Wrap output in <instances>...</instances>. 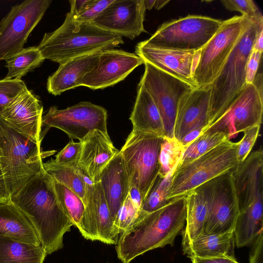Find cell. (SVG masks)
<instances>
[{"mask_svg":"<svg viewBox=\"0 0 263 263\" xmlns=\"http://www.w3.org/2000/svg\"><path fill=\"white\" fill-rule=\"evenodd\" d=\"M10 200L31 220L47 255L62 249L73 224L58 200L52 178L42 167Z\"/></svg>","mask_w":263,"mask_h":263,"instance_id":"obj_1","label":"cell"},{"mask_svg":"<svg viewBox=\"0 0 263 263\" xmlns=\"http://www.w3.org/2000/svg\"><path fill=\"white\" fill-rule=\"evenodd\" d=\"M185 219L186 196L145 213L120 234L115 247L118 258L123 263H129L147 251L173 246Z\"/></svg>","mask_w":263,"mask_h":263,"instance_id":"obj_2","label":"cell"},{"mask_svg":"<svg viewBox=\"0 0 263 263\" xmlns=\"http://www.w3.org/2000/svg\"><path fill=\"white\" fill-rule=\"evenodd\" d=\"M123 43L122 36L118 34L92 23L77 21L70 11L61 26L45 33L37 47L45 60L60 64L75 57L112 49Z\"/></svg>","mask_w":263,"mask_h":263,"instance_id":"obj_3","label":"cell"},{"mask_svg":"<svg viewBox=\"0 0 263 263\" xmlns=\"http://www.w3.org/2000/svg\"><path fill=\"white\" fill-rule=\"evenodd\" d=\"M262 25L263 17L252 18L219 74L209 85L211 88L209 118L205 130L227 110L247 84L248 61L257 33Z\"/></svg>","mask_w":263,"mask_h":263,"instance_id":"obj_4","label":"cell"},{"mask_svg":"<svg viewBox=\"0 0 263 263\" xmlns=\"http://www.w3.org/2000/svg\"><path fill=\"white\" fill-rule=\"evenodd\" d=\"M51 153L42 152L41 145L16 132L0 115V167L10 196L39 172L43 158Z\"/></svg>","mask_w":263,"mask_h":263,"instance_id":"obj_5","label":"cell"},{"mask_svg":"<svg viewBox=\"0 0 263 263\" xmlns=\"http://www.w3.org/2000/svg\"><path fill=\"white\" fill-rule=\"evenodd\" d=\"M238 142L227 140L196 159L177 166L172 181L168 199L186 196L194 189L233 170L238 165Z\"/></svg>","mask_w":263,"mask_h":263,"instance_id":"obj_6","label":"cell"},{"mask_svg":"<svg viewBox=\"0 0 263 263\" xmlns=\"http://www.w3.org/2000/svg\"><path fill=\"white\" fill-rule=\"evenodd\" d=\"M163 138L154 133L133 129L120 150L130 187L138 188L143 200L158 177L159 156Z\"/></svg>","mask_w":263,"mask_h":263,"instance_id":"obj_7","label":"cell"},{"mask_svg":"<svg viewBox=\"0 0 263 263\" xmlns=\"http://www.w3.org/2000/svg\"><path fill=\"white\" fill-rule=\"evenodd\" d=\"M252 20L241 15L222 22L215 34L199 51L193 72L196 89L209 86L215 80Z\"/></svg>","mask_w":263,"mask_h":263,"instance_id":"obj_8","label":"cell"},{"mask_svg":"<svg viewBox=\"0 0 263 263\" xmlns=\"http://www.w3.org/2000/svg\"><path fill=\"white\" fill-rule=\"evenodd\" d=\"M222 22L208 16L189 15L164 23L144 41L156 47L197 51L215 34Z\"/></svg>","mask_w":263,"mask_h":263,"instance_id":"obj_9","label":"cell"},{"mask_svg":"<svg viewBox=\"0 0 263 263\" xmlns=\"http://www.w3.org/2000/svg\"><path fill=\"white\" fill-rule=\"evenodd\" d=\"M200 186L203 191L208 209L203 233H233L239 208L232 171Z\"/></svg>","mask_w":263,"mask_h":263,"instance_id":"obj_10","label":"cell"},{"mask_svg":"<svg viewBox=\"0 0 263 263\" xmlns=\"http://www.w3.org/2000/svg\"><path fill=\"white\" fill-rule=\"evenodd\" d=\"M51 0H26L12 6L0 22V61L22 50Z\"/></svg>","mask_w":263,"mask_h":263,"instance_id":"obj_11","label":"cell"},{"mask_svg":"<svg viewBox=\"0 0 263 263\" xmlns=\"http://www.w3.org/2000/svg\"><path fill=\"white\" fill-rule=\"evenodd\" d=\"M145 69L139 83L150 94L161 115L165 136L173 137L179 100L193 89L180 79L144 62Z\"/></svg>","mask_w":263,"mask_h":263,"instance_id":"obj_12","label":"cell"},{"mask_svg":"<svg viewBox=\"0 0 263 263\" xmlns=\"http://www.w3.org/2000/svg\"><path fill=\"white\" fill-rule=\"evenodd\" d=\"M107 118V110L103 107L89 102H81L64 109L50 107L43 117L42 124L46 127L45 134L50 127H55L70 138L82 141L94 130L108 134Z\"/></svg>","mask_w":263,"mask_h":263,"instance_id":"obj_13","label":"cell"},{"mask_svg":"<svg viewBox=\"0 0 263 263\" xmlns=\"http://www.w3.org/2000/svg\"><path fill=\"white\" fill-rule=\"evenodd\" d=\"M261 83L262 81L257 83L254 79L253 83L247 84L227 110L204 132H222L231 140L250 127L261 126L263 112Z\"/></svg>","mask_w":263,"mask_h":263,"instance_id":"obj_14","label":"cell"},{"mask_svg":"<svg viewBox=\"0 0 263 263\" xmlns=\"http://www.w3.org/2000/svg\"><path fill=\"white\" fill-rule=\"evenodd\" d=\"M142 64L143 60L135 53L113 48L102 50L94 67L82 79L81 86L98 89L114 85Z\"/></svg>","mask_w":263,"mask_h":263,"instance_id":"obj_15","label":"cell"},{"mask_svg":"<svg viewBox=\"0 0 263 263\" xmlns=\"http://www.w3.org/2000/svg\"><path fill=\"white\" fill-rule=\"evenodd\" d=\"M199 51H186L156 47L144 41L135 47L136 54L144 62L180 79L193 89L197 86L193 72L197 65Z\"/></svg>","mask_w":263,"mask_h":263,"instance_id":"obj_16","label":"cell"},{"mask_svg":"<svg viewBox=\"0 0 263 263\" xmlns=\"http://www.w3.org/2000/svg\"><path fill=\"white\" fill-rule=\"evenodd\" d=\"M143 0H114L91 23L131 40L145 32Z\"/></svg>","mask_w":263,"mask_h":263,"instance_id":"obj_17","label":"cell"},{"mask_svg":"<svg viewBox=\"0 0 263 263\" xmlns=\"http://www.w3.org/2000/svg\"><path fill=\"white\" fill-rule=\"evenodd\" d=\"M43 108L37 97L28 88L20 93L0 115L17 133L41 145Z\"/></svg>","mask_w":263,"mask_h":263,"instance_id":"obj_18","label":"cell"},{"mask_svg":"<svg viewBox=\"0 0 263 263\" xmlns=\"http://www.w3.org/2000/svg\"><path fill=\"white\" fill-rule=\"evenodd\" d=\"M85 211L80 232L86 239L116 244L113 234V219L100 182L86 183Z\"/></svg>","mask_w":263,"mask_h":263,"instance_id":"obj_19","label":"cell"},{"mask_svg":"<svg viewBox=\"0 0 263 263\" xmlns=\"http://www.w3.org/2000/svg\"><path fill=\"white\" fill-rule=\"evenodd\" d=\"M210 94L209 86L193 89L180 99L174 131V136L178 140L197 128L205 130L209 123Z\"/></svg>","mask_w":263,"mask_h":263,"instance_id":"obj_20","label":"cell"},{"mask_svg":"<svg viewBox=\"0 0 263 263\" xmlns=\"http://www.w3.org/2000/svg\"><path fill=\"white\" fill-rule=\"evenodd\" d=\"M81 142L77 166L96 183L100 181L102 170L119 151L113 145L108 134L98 130L90 132Z\"/></svg>","mask_w":263,"mask_h":263,"instance_id":"obj_21","label":"cell"},{"mask_svg":"<svg viewBox=\"0 0 263 263\" xmlns=\"http://www.w3.org/2000/svg\"><path fill=\"white\" fill-rule=\"evenodd\" d=\"M99 182L114 220L130 189L128 177L120 151L102 170Z\"/></svg>","mask_w":263,"mask_h":263,"instance_id":"obj_22","label":"cell"},{"mask_svg":"<svg viewBox=\"0 0 263 263\" xmlns=\"http://www.w3.org/2000/svg\"><path fill=\"white\" fill-rule=\"evenodd\" d=\"M101 51L75 57L59 64L58 69L48 78V92L57 96L81 86L82 79L94 67Z\"/></svg>","mask_w":263,"mask_h":263,"instance_id":"obj_23","label":"cell"},{"mask_svg":"<svg viewBox=\"0 0 263 263\" xmlns=\"http://www.w3.org/2000/svg\"><path fill=\"white\" fill-rule=\"evenodd\" d=\"M0 236L36 246L41 245L31 220L11 200L0 203Z\"/></svg>","mask_w":263,"mask_h":263,"instance_id":"obj_24","label":"cell"},{"mask_svg":"<svg viewBox=\"0 0 263 263\" xmlns=\"http://www.w3.org/2000/svg\"><path fill=\"white\" fill-rule=\"evenodd\" d=\"M129 120L133 129L165 136L164 125L159 110L150 94L139 84Z\"/></svg>","mask_w":263,"mask_h":263,"instance_id":"obj_25","label":"cell"},{"mask_svg":"<svg viewBox=\"0 0 263 263\" xmlns=\"http://www.w3.org/2000/svg\"><path fill=\"white\" fill-rule=\"evenodd\" d=\"M233 233L217 234L203 233L192 240L183 252L188 257L211 258L233 255L234 245Z\"/></svg>","mask_w":263,"mask_h":263,"instance_id":"obj_26","label":"cell"},{"mask_svg":"<svg viewBox=\"0 0 263 263\" xmlns=\"http://www.w3.org/2000/svg\"><path fill=\"white\" fill-rule=\"evenodd\" d=\"M207 204L201 186L186 196L185 226L182 232V248L204 232Z\"/></svg>","mask_w":263,"mask_h":263,"instance_id":"obj_27","label":"cell"},{"mask_svg":"<svg viewBox=\"0 0 263 263\" xmlns=\"http://www.w3.org/2000/svg\"><path fill=\"white\" fill-rule=\"evenodd\" d=\"M47 254L38 246L0 236V263H43Z\"/></svg>","mask_w":263,"mask_h":263,"instance_id":"obj_28","label":"cell"},{"mask_svg":"<svg viewBox=\"0 0 263 263\" xmlns=\"http://www.w3.org/2000/svg\"><path fill=\"white\" fill-rule=\"evenodd\" d=\"M45 171L54 181L62 184L78 195L85 204L86 183L90 180L77 166L60 164L54 159L43 163Z\"/></svg>","mask_w":263,"mask_h":263,"instance_id":"obj_29","label":"cell"},{"mask_svg":"<svg viewBox=\"0 0 263 263\" xmlns=\"http://www.w3.org/2000/svg\"><path fill=\"white\" fill-rule=\"evenodd\" d=\"M44 60L37 46L24 48L5 60L8 72L5 78L21 79L28 72L40 66Z\"/></svg>","mask_w":263,"mask_h":263,"instance_id":"obj_30","label":"cell"},{"mask_svg":"<svg viewBox=\"0 0 263 263\" xmlns=\"http://www.w3.org/2000/svg\"><path fill=\"white\" fill-rule=\"evenodd\" d=\"M53 184L63 210L73 226L80 231L85 208L83 201L65 185L54 181Z\"/></svg>","mask_w":263,"mask_h":263,"instance_id":"obj_31","label":"cell"},{"mask_svg":"<svg viewBox=\"0 0 263 263\" xmlns=\"http://www.w3.org/2000/svg\"><path fill=\"white\" fill-rule=\"evenodd\" d=\"M227 140H229L227 136L222 132H204L185 147L178 167L196 159Z\"/></svg>","mask_w":263,"mask_h":263,"instance_id":"obj_32","label":"cell"},{"mask_svg":"<svg viewBox=\"0 0 263 263\" xmlns=\"http://www.w3.org/2000/svg\"><path fill=\"white\" fill-rule=\"evenodd\" d=\"M185 149V146L175 137H163L159 156V177H165L176 168Z\"/></svg>","mask_w":263,"mask_h":263,"instance_id":"obj_33","label":"cell"},{"mask_svg":"<svg viewBox=\"0 0 263 263\" xmlns=\"http://www.w3.org/2000/svg\"><path fill=\"white\" fill-rule=\"evenodd\" d=\"M176 168L164 178L158 177L151 191L142 202L141 209L144 212H152L164 206L170 201L168 196L172 178Z\"/></svg>","mask_w":263,"mask_h":263,"instance_id":"obj_34","label":"cell"},{"mask_svg":"<svg viewBox=\"0 0 263 263\" xmlns=\"http://www.w3.org/2000/svg\"><path fill=\"white\" fill-rule=\"evenodd\" d=\"M145 213L134 204L128 194L113 220V234L117 241L122 232Z\"/></svg>","mask_w":263,"mask_h":263,"instance_id":"obj_35","label":"cell"},{"mask_svg":"<svg viewBox=\"0 0 263 263\" xmlns=\"http://www.w3.org/2000/svg\"><path fill=\"white\" fill-rule=\"evenodd\" d=\"M27 88L21 79L4 78L0 80V114L12 100Z\"/></svg>","mask_w":263,"mask_h":263,"instance_id":"obj_36","label":"cell"},{"mask_svg":"<svg viewBox=\"0 0 263 263\" xmlns=\"http://www.w3.org/2000/svg\"><path fill=\"white\" fill-rule=\"evenodd\" d=\"M113 1L87 0L81 11L76 15L73 14L74 18L79 22L91 23Z\"/></svg>","mask_w":263,"mask_h":263,"instance_id":"obj_37","label":"cell"},{"mask_svg":"<svg viewBox=\"0 0 263 263\" xmlns=\"http://www.w3.org/2000/svg\"><path fill=\"white\" fill-rule=\"evenodd\" d=\"M260 126L250 127L243 132V136L238 141L237 148V159L238 164L245 160L251 152L257 140L260 131Z\"/></svg>","mask_w":263,"mask_h":263,"instance_id":"obj_38","label":"cell"},{"mask_svg":"<svg viewBox=\"0 0 263 263\" xmlns=\"http://www.w3.org/2000/svg\"><path fill=\"white\" fill-rule=\"evenodd\" d=\"M224 7L231 11H238L242 15L251 18L263 17L259 9L251 0H223L221 1Z\"/></svg>","mask_w":263,"mask_h":263,"instance_id":"obj_39","label":"cell"},{"mask_svg":"<svg viewBox=\"0 0 263 263\" xmlns=\"http://www.w3.org/2000/svg\"><path fill=\"white\" fill-rule=\"evenodd\" d=\"M82 143L81 141H70L55 156L54 160L62 164L76 166L80 158Z\"/></svg>","mask_w":263,"mask_h":263,"instance_id":"obj_40","label":"cell"},{"mask_svg":"<svg viewBox=\"0 0 263 263\" xmlns=\"http://www.w3.org/2000/svg\"><path fill=\"white\" fill-rule=\"evenodd\" d=\"M262 52L252 49L247 65V83L253 82L260 61Z\"/></svg>","mask_w":263,"mask_h":263,"instance_id":"obj_41","label":"cell"},{"mask_svg":"<svg viewBox=\"0 0 263 263\" xmlns=\"http://www.w3.org/2000/svg\"><path fill=\"white\" fill-rule=\"evenodd\" d=\"M262 234L260 233L252 243L250 263H262Z\"/></svg>","mask_w":263,"mask_h":263,"instance_id":"obj_42","label":"cell"},{"mask_svg":"<svg viewBox=\"0 0 263 263\" xmlns=\"http://www.w3.org/2000/svg\"><path fill=\"white\" fill-rule=\"evenodd\" d=\"M192 263H239L233 255H226L211 258H199L193 257L190 258Z\"/></svg>","mask_w":263,"mask_h":263,"instance_id":"obj_43","label":"cell"},{"mask_svg":"<svg viewBox=\"0 0 263 263\" xmlns=\"http://www.w3.org/2000/svg\"><path fill=\"white\" fill-rule=\"evenodd\" d=\"M128 194L134 204L137 208L141 209L143 198L139 190L135 186H132L129 189Z\"/></svg>","mask_w":263,"mask_h":263,"instance_id":"obj_44","label":"cell"},{"mask_svg":"<svg viewBox=\"0 0 263 263\" xmlns=\"http://www.w3.org/2000/svg\"><path fill=\"white\" fill-rule=\"evenodd\" d=\"M10 200V195L7 188L4 177L0 167V203Z\"/></svg>","mask_w":263,"mask_h":263,"instance_id":"obj_45","label":"cell"},{"mask_svg":"<svg viewBox=\"0 0 263 263\" xmlns=\"http://www.w3.org/2000/svg\"><path fill=\"white\" fill-rule=\"evenodd\" d=\"M253 50L262 52L263 50V25H261L257 33Z\"/></svg>","mask_w":263,"mask_h":263,"instance_id":"obj_46","label":"cell"},{"mask_svg":"<svg viewBox=\"0 0 263 263\" xmlns=\"http://www.w3.org/2000/svg\"><path fill=\"white\" fill-rule=\"evenodd\" d=\"M170 1L156 0L154 7L156 9L159 10L163 8Z\"/></svg>","mask_w":263,"mask_h":263,"instance_id":"obj_47","label":"cell"},{"mask_svg":"<svg viewBox=\"0 0 263 263\" xmlns=\"http://www.w3.org/2000/svg\"><path fill=\"white\" fill-rule=\"evenodd\" d=\"M156 0H143L145 8L146 9L151 10L154 7Z\"/></svg>","mask_w":263,"mask_h":263,"instance_id":"obj_48","label":"cell"},{"mask_svg":"<svg viewBox=\"0 0 263 263\" xmlns=\"http://www.w3.org/2000/svg\"><path fill=\"white\" fill-rule=\"evenodd\" d=\"M107 263H109V262H107Z\"/></svg>","mask_w":263,"mask_h":263,"instance_id":"obj_49","label":"cell"}]
</instances>
